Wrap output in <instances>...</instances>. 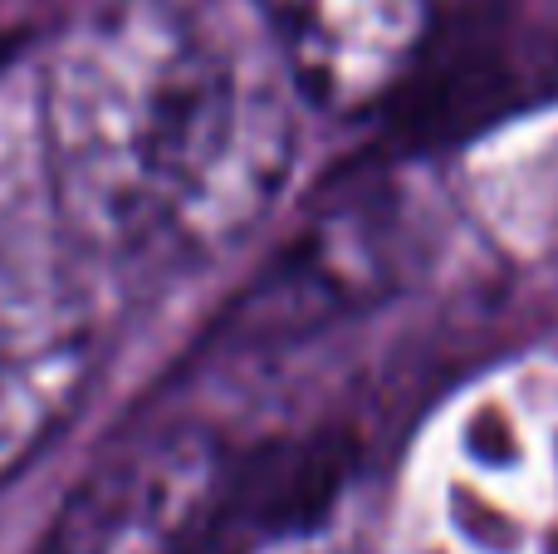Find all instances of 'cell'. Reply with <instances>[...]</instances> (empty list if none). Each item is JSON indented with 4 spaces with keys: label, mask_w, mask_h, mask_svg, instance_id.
Segmentation results:
<instances>
[{
    "label": "cell",
    "mask_w": 558,
    "mask_h": 554,
    "mask_svg": "<svg viewBox=\"0 0 558 554\" xmlns=\"http://www.w3.org/2000/svg\"><path fill=\"white\" fill-rule=\"evenodd\" d=\"M299 98L186 0H104L39 59L54 216L113 261L211 255L245 236L294 162Z\"/></svg>",
    "instance_id": "cell-1"
},
{
    "label": "cell",
    "mask_w": 558,
    "mask_h": 554,
    "mask_svg": "<svg viewBox=\"0 0 558 554\" xmlns=\"http://www.w3.org/2000/svg\"><path fill=\"white\" fill-rule=\"evenodd\" d=\"M231 477V451L211 427L133 432L74 486L45 554H186L226 510Z\"/></svg>",
    "instance_id": "cell-2"
},
{
    "label": "cell",
    "mask_w": 558,
    "mask_h": 554,
    "mask_svg": "<svg viewBox=\"0 0 558 554\" xmlns=\"http://www.w3.org/2000/svg\"><path fill=\"white\" fill-rule=\"evenodd\" d=\"M299 104L363 118L402 98L426 64L441 0H255Z\"/></svg>",
    "instance_id": "cell-3"
},
{
    "label": "cell",
    "mask_w": 558,
    "mask_h": 554,
    "mask_svg": "<svg viewBox=\"0 0 558 554\" xmlns=\"http://www.w3.org/2000/svg\"><path fill=\"white\" fill-rule=\"evenodd\" d=\"M94 373V320L64 275L0 251V481L49 447Z\"/></svg>",
    "instance_id": "cell-4"
}]
</instances>
